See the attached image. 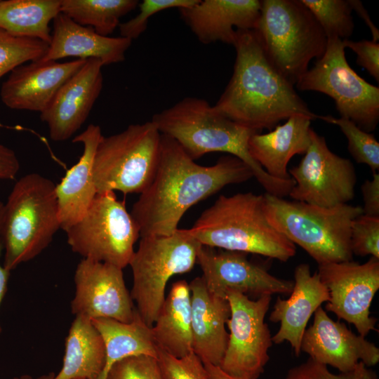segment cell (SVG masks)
I'll use <instances>...</instances> for the list:
<instances>
[{
    "mask_svg": "<svg viewBox=\"0 0 379 379\" xmlns=\"http://www.w3.org/2000/svg\"><path fill=\"white\" fill-rule=\"evenodd\" d=\"M65 232L74 253L122 270L129 265L140 237L124 201L112 191L97 194L81 219Z\"/></svg>",
    "mask_w": 379,
    "mask_h": 379,
    "instance_id": "obj_11",
    "label": "cell"
},
{
    "mask_svg": "<svg viewBox=\"0 0 379 379\" xmlns=\"http://www.w3.org/2000/svg\"><path fill=\"white\" fill-rule=\"evenodd\" d=\"M311 117L295 114L267 133H256L248 140L253 159L270 176L290 179L288 164L296 154H305L311 142Z\"/></svg>",
    "mask_w": 379,
    "mask_h": 379,
    "instance_id": "obj_25",
    "label": "cell"
},
{
    "mask_svg": "<svg viewBox=\"0 0 379 379\" xmlns=\"http://www.w3.org/2000/svg\"><path fill=\"white\" fill-rule=\"evenodd\" d=\"M364 206L363 214L379 217V173H373L372 180H366L361 187Z\"/></svg>",
    "mask_w": 379,
    "mask_h": 379,
    "instance_id": "obj_40",
    "label": "cell"
},
{
    "mask_svg": "<svg viewBox=\"0 0 379 379\" xmlns=\"http://www.w3.org/2000/svg\"><path fill=\"white\" fill-rule=\"evenodd\" d=\"M204 366L211 379H238L225 373L220 366L209 364H205Z\"/></svg>",
    "mask_w": 379,
    "mask_h": 379,
    "instance_id": "obj_44",
    "label": "cell"
},
{
    "mask_svg": "<svg viewBox=\"0 0 379 379\" xmlns=\"http://www.w3.org/2000/svg\"><path fill=\"white\" fill-rule=\"evenodd\" d=\"M55 373L53 372H50L46 374L41 375L36 378H34L32 375L24 374L19 376H15L12 379H53Z\"/></svg>",
    "mask_w": 379,
    "mask_h": 379,
    "instance_id": "obj_45",
    "label": "cell"
},
{
    "mask_svg": "<svg viewBox=\"0 0 379 379\" xmlns=\"http://www.w3.org/2000/svg\"><path fill=\"white\" fill-rule=\"evenodd\" d=\"M313 14L327 39H348L354 23L349 0H301Z\"/></svg>",
    "mask_w": 379,
    "mask_h": 379,
    "instance_id": "obj_31",
    "label": "cell"
},
{
    "mask_svg": "<svg viewBox=\"0 0 379 379\" xmlns=\"http://www.w3.org/2000/svg\"><path fill=\"white\" fill-rule=\"evenodd\" d=\"M102 136L100 127L90 124L72 140L84 145L83 154L55 187L60 228L65 231L81 219L97 194L93 165Z\"/></svg>",
    "mask_w": 379,
    "mask_h": 379,
    "instance_id": "obj_24",
    "label": "cell"
},
{
    "mask_svg": "<svg viewBox=\"0 0 379 379\" xmlns=\"http://www.w3.org/2000/svg\"><path fill=\"white\" fill-rule=\"evenodd\" d=\"M48 45L37 39L12 35L0 28V78L27 62L41 59Z\"/></svg>",
    "mask_w": 379,
    "mask_h": 379,
    "instance_id": "obj_32",
    "label": "cell"
},
{
    "mask_svg": "<svg viewBox=\"0 0 379 379\" xmlns=\"http://www.w3.org/2000/svg\"><path fill=\"white\" fill-rule=\"evenodd\" d=\"M193 352L204 364L219 366L229 340L225 328L230 307L225 298L211 293L202 277L189 284Z\"/></svg>",
    "mask_w": 379,
    "mask_h": 379,
    "instance_id": "obj_22",
    "label": "cell"
},
{
    "mask_svg": "<svg viewBox=\"0 0 379 379\" xmlns=\"http://www.w3.org/2000/svg\"><path fill=\"white\" fill-rule=\"evenodd\" d=\"M158 348L176 358L193 352L191 293L185 280L175 282L151 327Z\"/></svg>",
    "mask_w": 379,
    "mask_h": 379,
    "instance_id": "obj_26",
    "label": "cell"
},
{
    "mask_svg": "<svg viewBox=\"0 0 379 379\" xmlns=\"http://www.w3.org/2000/svg\"><path fill=\"white\" fill-rule=\"evenodd\" d=\"M4 217V204L0 201V236L2 232Z\"/></svg>",
    "mask_w": 379,
    "mask_h": 379,
    "instance_id": "obj_46",
    "label": "cell"
},
{
    "mask_svg": "<svg viewBox=\"0 0 379 379\" xmlns=\"http://www.w3.org/2000/svg\"><path fill=\"white\" fill-rule=\"evenodd\" d=\"M61 0L0 1V28L12 35L51 41L49 23L60 13Z\"/></svg>",
    "mask_w": 379,
    "mask_h": 379,
    "instance_id": "obj_29",
    "label": "cell"
},
{
    "mask_svg": "<svg viewBox=\"0 0 379 379\" xmlns=\"http://www.w3.org/2000/svg\"><path fill=\"white\" fill-rule=\"evenodd\" d=\"M157 360L163 379H211L204 364L194 352L176 358L159 349Z\"/></svg>",
    "mask_w": 379,
    "mask_h": 379,
    "instance_id": "obj_36",
    "label": "cell"
},
{
    "mask_svg": "<svg viewBox=\"0 0 379 379\" xmlns=\"http://www.w3.org/2000/svg\"><path fill=\"white\" fill-rule=\"evenodd\" d=\"M226 299L230 307L229 340L219 366L238 379H258L270 359L268 351L272 345V336L265 322L272 297L253 300L230 291Z\"/></svg>",
    "mask_w": 379,
    "mask_h": 379,
    "instance_id": "obj_12",
    "label": "cell"
},
{
    "mask_svg": "<svg viewBox=\"0 0 379 379\" xmlns=\"http://www.w3.org/2000/svg\"><path fill=\"white\" fill-rule=\"evenodd\" d=\"M4 249L2 241L0 238V258ZM10 271L7 270L0 262V306L4 300L8 288V282ZM1 333V326L0 324V334Z\"/></svg>",
    "mask_w": 379,
    "mask_h": 379,
    "instance_id": "obj_43",
    "label": "cell"
},
{
    "mask_svg": "<svg viewBox=\"0 0 379 379\" xmlns=\"http://www.w3.org/2000/svg\"><path fill=\"white\" fill-rule=\"evenodd\" d=\"M122 270L109 263L83 258L74 273L72 313L91 319L107 318L131 322L135 308Z\"/></svg>",
    "mask_w": 379,
    "mask_h": 379,
    "instance_id": "obj_16",
    "label": "cell"
},
{
    "mask_svg": "<svg viewBox=\"0 0 379 379\" xmlns=\"http://www.w3.org/2000/svg\"><path fill=\"white\" fill-rule=\"evenodd\" d=\"M254 29L275 68L293 85L324 53L328 39L301 0H262Z\"/></svg>",
    "mask_w": 379,
    "mask_h": 379,
    "instance_id": "obj_7",
    "label": "cell"
},
{
    "mask_svg": "<svg viewBox=\"0 0 379 379\" xmlns=\"http://www.w3.org/2000/svg\"><path fill=\"white\" fill-rule=\"evenodd\" d=\"M350 248L352 254L379 258V217L362 213L352 220Z\"/></svg>",
    "mask_w": 379,
    "mask_h": 379,
    "instance_id": "obj_34",
    "label": "cell"
},
{
    "mask_svg": "<svg viewBox=\"0 0 379 379\" xmlns=\"http://www.w3.org/2000/svg\"><path fill=\"white\" fill-rule=\"evenodd\" d=\"M317 273L329 293L327 311L354 324L363 337L377 331V319L371 316L370 307L379 289V258L371 257L362 264L352 260L320 264Z\"/></svg>",
    "mask_w": 379,
    "mask_h": 379,
    "instance_id": "obj_14",
    "label": "cell"
},
{
    "mask_svg": "<svg viewBox=\"0 0 379 379\" xmlns=\"http://www.w3.org/2000/svg\"><path fill=\"white\" fill-rule=\"evenodd\" d=\"M352 8V11H355L356 13L361 17L364 21L366 25L368 27L372 34V40L378 42L379 40V30L373 23L371 18L367 12L366 9L363 6L361 1L359 0H349Z\"/></svg>",
    "mask_w": 379,
    "mask_h": 379,
    "instance_id": "obj_42",
    "label": "cell"
},
{
    "mask_svg": "<svg viewBox=\"0 0 379 379\" xmlns=\"http://www.w3.org/2000/svg\"><path fill=\"white\" fill-rule=\"evenodd\" d=\"M103 66L100 60L87 59L40 113V118L48 125L53 140L69 139L86 121L102 88Z\"/></svg>",
    "mask_w": 379,
    "mask_h": 379,
    "instance_id": "obj_18",
    "label": "cell"
},
{
    "mask_svg": "<svg viewBox=\"0 0 379 379\" xmlns=\"http://www.w3.org/2000/svg\"><path fill=\"white\" fill-rule=\"evenodd\" d=\"M106 379H163L157 358L148 355L126 357L116 362Z\"/></svg>",
    "mask_w": 379,
    "mask_h": 379,
    "instance_id": "obj_38",
    "label": "cell"
},
{
    "mask_svg": "<svg viewBox=\"0 0 379 379\" xmlns=\"http://www.w3.org/2000/svg\"><path fill=\"white\" fill-rule=\"evenodd\" d=\"M314 314L300 347L310 359L342 373L352 371L359 361L368 367L378 363L379 349L375 344L356 335L345 324L333 321L321 307Z\"/></svg>",
    "mask_w": 379,
    "mask_h": 379,
    "instance_id": "obj_17",
    "label": "cell"
},
{
    "mask_svg": "<svg viewBox=\"0 0 379 379\" xmlns=\"http://www.w3.org/2000/svg\"><path fill=\"white\" fill-rule=\"evenodd\" d=\"M318 119L338 126L347 140V149L359 164H366L373 173L379 170V142L371 133L359 128L351 120L331 115L318 116Z\"/></svg>",
    "mask_w": 379,
    "mask_h": 379,
    "instance_id": "obj_33",
    "label": "cell"
},
{
    "mask_svg": "<svg viewBox=\"0 0 379 379\" xmlns=\"http://www.w3.org/2000/svg\"><path fill=\"white\" fill-rule=\"evenodd\" d=\"M197 1L198 0H143L138 4V14L119 25L120 36L133 41L146 30L148 19L155 13L169 8L189 7Z\"/></svg>",
    "mask_w": 379,
    "mask_h": 379,
    "instance_id": "obj_35",
    "label": "cell"
},
{
    "mask_svg": "<svg viewBox=\"0 0 379 379\" xmlns=\"http://www.w3.org/2000/svg\"><path fill=\"white\" fill-rule=\"evenodd\" d=\"M78 58L67 62H30L13 69L2 84L0 97L12 109L42 112L60 88L86 63Z\"/></svg>",
    "mask_w": 379,
    "mask_h": 379,
    "instance_id": "obj_19",
    "label": "cell"
},
{
    "mask_svg": "<svg viewBox=\"0 0 379 379\" xmlns=\"http://www.w3.org/2000/svg\"><path fill=\"white\" fill-rule=\"evenodd\" d=\"M105 365L100 333L91 319L76 316L65 339L62 368L53 379H101Z\"/></svg>",
    "mask_w": 379,
    "mask_h": 379,
    "instance_id": "obj_27",
    "label": "cell"
},
{
    "mask_svg": "<svg viewBox=\"0 0 379 379\" xmlns=\"http://www.w3.org/2000/svg\"><path fill=\"white\" fill-rule=\"evenodd\" d=\"M232 77L216 103V112L260 133L295 114L318 119L267 58L254 29L237 30Z\"/></svg>",
    "mask_w": 379,
    "mask_h": 379,
    "instance_id": "obj_2",
    "label": "cell"
},
{
    "mask_svg": "<svg viewBox=\"0 0 379 379\" xmlns=\"http://www.w3.org/2000/svg\"><path fill=\"white\" fill-rule=\"evenodd\" d=\"M151 121L161 134L174 140L193 160L215 152L239 158L251 169L267 194L283 198L288 196L295 184L292 178L270 176L251 157L248 140L259 132L222 116L203 98L185 97L154 114Z\"/></svg>",
    "mask_w": 379,
    "mask_h": 379,
    "instance_id": "obj_3",
    "label": "cell"
},
{
    "mask_svg": "<svg viewBox=\"0 0 379 379\" xmlns=\"http://www.w3.org/2000/svg\"><path fill=\"white\" fill-rule=\"evenodd\" d=\"M161 140V134L151 121L130 125L110 136L102 135L93 165L97 194L144 192L157 172Z\"/></svg>",
    "mask_w": 379,
    "mask_h": 379,
    "instance_id": "obj_9",
    "label": "cell"
},
{
    "mask_svg": "<svg viewBox=\"0 0 379 379\" xmlns=\"http://www.w3.org/2000/svg\"><path fill=\"white\" fill-rule=\"evenodd\" d=\"M288 173L295 182L288 196L294 201L330 208L347 204L354 197L357 175L353 164L333 153L325 138L313 129L307 152Z\"/></svg>",
    "mask_w": 379,
    "mask_h": 379,
    "instance_id": "obj_13",
    "label": "cell"
},
{
    "mask_svg": "<svg viewBox=\"0 0 379 379\" xmlns=\"http://www.w3.org/2000/svg\"><path fill=\"white\" fill-rule=\"evenodd\" d=\"M263 197L271 225L318 265L352 260L350 227L363 213L361 206L345 204L325 208L267 193Z\"/></svg>",
    "mask_w": 379,
    "mask_h": 379,
    "instance_id": "obj_5",
    "label": "cell"
},
{
    "mask_svg": "<svg viewBox=\"0 0 379 379\" xmlns=\"http://www.w3.org/2000/svg\"><path fill=\"white\" fill-rule=\"evenodd\" d=\"M252 178L251 169L236 157L229 154L214 165H199L174 140L161 134L155 176L133 205L131 215L140 237L169 235L178 229L190 207L226 185Z\"/></svg>",
    "mask_w": 379,
    "mask_h": 379,
    "instance_id": "obj_1",
    "label": "cell"
},
{
    "mask_svg": "<svg viewBox=\"0 0 379 379\" xmlns=\"http://www.w3.org/2000/svg\"><path fill=\"white\" fill-rule=\"evenodd\" d=\"M294 285L291 295L284 300L277 298L270 315L272 322H279L272 343H290L296 356H299L301 342L308 321L321 304L329 300L327 288L318 273H311L310 265H298L294 271Z\"/></svg>",
    "mask_w": 379,
    "mask_h": 379,
    "instance_id": "obj_21",
    "label": "cell"
},
{
    "mask_svg": "<svg viewBox=\"0 0 379 379\" xmlns=\"http://www.w3.org/2000/svg\"><path fill=\"white\" fill-rule=\"evenodd\" d=\"M190 229L201 245L211 248L255 253L281 262L296 253L295 244L267 220L263 194L221 195Z\"/></svg>",
    "mask_w": 379,
    "mask_h": 379,
    "instance_id": "obj_4",
    "label": "cell"
},
{
    "mask_svg": "<svg viewBox=\"0 0 379 379\" xmlns=\"http://www.w3.org/2000/svg\"><path fill=\"white\" fill-rule=\"evenodd\" d=\"M131 44V39L121 36L100 35L93 28L81 25L60 13L53 20L48 51L40 60L55 61L67 57L95 58L105 66L124 61Z\"/></svg>",
    "mask_w": 379,
    "mask_h": 379,
    "instance_id": "obj_23",
    "label": "cell"
},
{
    "mask_svg": "<svg viewBox=\"0 0 379 379\" xmlns=\"http://www.w3.org/2000/svg\"><path fill=\"white\" fill-rule=\"evenodd\" d=\"M246 255L247 253L239 251H216L202 245L197 262L202 270L208 289L225 298L230 291L253 300L273 294H291L293 281L273 276L265 267L250 261Z\"/></svg>",
    "mask_w": 379,
    "mask_h": 379,
    "instance_id": "obj_15",
    "label": "cell"
},
{
    "mask_svg": "<svg viewBox=\"0 0 379 379\" xmlns=\"http://www.w3.org/2000/svg\"><path fill=\"white\" fill-rule=\"evenodd\" d=\"M260 6L259 0H198L178 11L200 43L233 45L237 30L255 29Z\"/></svg>",
    "mask_w": 379,
    "mask_h": 379,
    "instance_id": "obj_20",
    "label": "cell"
},
{
    "mask_svg": "<svg viewBox=\"0 0 379 379\" xmlns=\"http://www.w3.org/2000/svg\"><path fill=\"white\" fill-rule=\"evenodd\" d=\"M91 321L105 347V365L101 379H106L110 368L126 357L148 355L157 359L159 348L151 327L142 320L136 309L133 319L128 323L107 318Z\"/></svg>",
    "mask_w": 379,
    "mask_h": 379,
    "instance_id": "obj_28",
    "label": "cell"
},
{
    "mask_svg": "<svg viewBox=\"0 0 379 379\" xmlns=\"http://www.w3.org/2000/svg\"><path fill=\"white\" fill-rule=\"evenodd\" d=\"M56 185L36 173L22 176L4 204L3 265L8 271L39 255L60 228Z\"/></svg>",
    "mask_w": 379,
    "mask_h": 379,
    "instance_id": "obj_6",
    "label": "cell"
},
{
    "mask_svg": "<svg viewBox=\"0 0 379 379\" xmlns=\"http://www.w3.org/2000/svg\"><path fill=\"white\" fill-rule=\"evenodd\" d=\"M138 4V0H61L60 11L75 22L109 36L119 26L120 18Z\"/></svg>",
    "mask_w": 379,
    "mask_h": 379,
    "instance_id": "obj_30",
    "label": "cell"
},
{
    "mask_svg": "<svg viewBox=\"0 0 379 379\" xmlns=\"http://www.w3.org/2000/svg\"><path fill=\"white\" fill-rule=\"evenodd\" d=\"M19 169V160L14 151L0 144V179H14Z\"/></svg>",
    "mask_w": 379,
    "mask_h": 379,
    "instance_id": "obj_41",
    "label": "cell"
},
{
    "mask_svg": "<svg viewBox=\"0 0 379 379\" xmlns=\"http://www.w3.org/2000/svg\"><path fill=\"white\" fill-rule=\"evenodd\" d=\"M343 46L357 54V63L379 82V43L373 40H343Z\"/></svg>",
    "mask_w": 379,
    "mask_h": 379,
    "instance_id": "obj_39",
    "label": "cell"
},
{
    "mask_svg": "<svg viewBox=\"0 0 379 379\" xmlns=\"http://www.w3.org/2000/svg\"><path fill=\"white\" fill-rule=\"evenodd\" d=\"M343 40L328 38L324 55L295 84L300 91L331 97L340 117L371 133L379 121V88L361 77L348 64Z\"/></svg>",
    "mask_w": 379,
    "mask_h": 379,
    "instance_id": "obj_10",
    "label": "cell"
},
{
    "mask_svg": "<svg viewBox=\"0 0 379 379\" xmlns=\"http://www.w3.org/2000/svg\"><path fill=\"white\" fill-rule=\"evenodd\" d=\"M140 238L128 265L133 274L131 296L142 320L152 327L165 300L169 279L191 271L202 245L191 229Z\"/></svg>",
    "mask_w": 379,
    "mask_h": 379,
    "instance_id": "obj_8",
    "label": "cell"
},
{
    "mask_svg": "<svg viewBox=\"0 0 379 379\" xmlns=\"http://www.w3.org/2000/svg\"><path fill=\"white\" fill-rule=\"evenodd\" d=\"M285 379H378L377 373L359 361L350 371L338 374L331 373L327 366L311 359L291 368Z\"/></svg>",
    "mask_w": 379,
    "mask_h": 379,
    "instance_id": "obj_37",
    "label": "cell"
}]
</instances>
